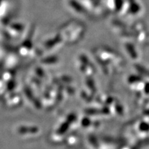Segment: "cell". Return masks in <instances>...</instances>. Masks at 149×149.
I'll list each match as a JSON object with an SVG mask.
<instances>
[{
    "label": "cell",
    "instance_id": "6da1fadb",
    "mask_svg": "<svg viewBox=\"0 0 149 149\" xmlns=\"http://www.w3.org/2000/svg\"><path fill=\"white\" fill-rule=\"evenodd\" d=\"M139 130L144 133L149 132V123L146 122H143L139 125Z\"/></svg>",
    "mask_w": 149,
    "mask_h": 149
}]
</instances>
